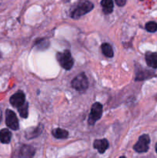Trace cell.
<instances>
[{
  "instance_id": "cell-1",
  "label": "cell",
  "mask_w": 157,
  "mask_h": 158,
  "mask_svg": "<svg viewBox=\"0 0 157 158\" xmlns=\"http://www.w3.org/2000/svg\"><path fill=\"white\" fill-rule=\"evenodd\" d=\"M94 6L88 0H81L75 3L70 10V16L72 19H78L89 13L93 9Z\"/></svg>"
},
{
  "instance_id": "cell-2",
  "label": "cell",
  "mask_w": 157,
  "mask_h": 158,
  "mask_svg": "<svg viewBox=\"0 0 157 158\" xmlns=\"http://www.w3.org/2000/svg\"><path fill=\"white\" fill-rule=\"evenodd\" d=\"M56 59L60 66L66 70H70L74 65V60L69 50L58 52L56 54Z\"/></svg>"
},
{
  "instance_id": "cell-3",
  "label": "cell",
  "mask_w": 157,
  "mask_h": 158,
  "mask_svg": "<svg viewBox=\"0 0 157 158\" xmlns=\"http://www.w3.org/2000/svg\"><path fill=\"white\" fill-rule=\"evenodd\" d=\"M72 87L79 93L86 92L89 87V81L85 73H81L72 80Z\"/></svg>"
},
{
  "instance_id": "cell-4",
  "label": "cell",
  "mask_w": 157,
  "mask_h": 158,
  "mask_svg": "<svg viewBox=\"0 0 157 158\" xmlns=\"http://www.w3.org/2000/svg\"><path fill=\"white\" fill-rule=\"evenodd\" d=\"M103 105L99 103H95L91 107L88 123L89 125H94L97 120H99L103 116Z\"/></svg>"
},
{
  "instance_id": "cell-5",
  "label": "cell",
  "mask_w": 157,
  "mask_h": 158,
  "mask_svg": "<svg viewBox=\"0 0 157 158\" xmlns=\"http://www.w3.org/2000/svg\"><path fill=\"white\" fill-rule=\"evenodd\" d=\"M35 148L30 145H22L17 149L14 158H32L35 154Z\"/></svg>"
},
{
  "instance_id": "cell-6",
  "label": "cell",
  "mask_w": 157,
  "mask_h": 158,
  "mask_svg": "<svg viewBox=\"0 0 157 158\" xmlns=\"http://www.w3.org/2000/svg\"><path fill=\"white\" fill-rule=\"evenodd\" d=\"M149 143H150L149 136L148 134H143L140 136L138 141L134 145L133 149L138 153H146L149 150Z\"/></svg>"
},
{
  "instance_id": "cell-7",
  "label": "cell",
  "mask_w": 157,
  "mask_h": 158,
  "mask_svg": "<svg viewBox=\"0 0 157 158\" xmlns=\"http://www.w3.org/2000/svg\"><path fill=\"white\" fill-rule=\"evenodd\" d=\"M6 123L8 127L13 131H17L19 127L16 114L11 110L8 109L6 111Z\"/></svg>"
},
{
  "instance_id": "cell-8",
  "label": "cell",
  "mask_w": 157,
  "mask_h": 158,
  "mask_svg": "<svg viewBox=\"0 0 157 158\" xmlns=\"http://www.w3.org/2000/svg\"><path fill=\"white\" fill-rule=\"evenodd\" d=\"M9 102L13 107L18 108L26 103V96L22 92L19 91L10 97Z\"/></svg>"
},
{
  "instance_id": "cell-9",
  "label": "cell",
  "mask_w": 157,
  "mask_h": 158,
  "mask_svg": "<svg viewBox=\"0 0 157 158\" xmlns=\"http://www.w3.org/2000/svg\"><path fill=\"white\" fill-rule=\"evenodd\" d=\"M153 77H155V74H154V72L151 70L143 69L142 67L137 68L136 70H135V81H142V80H148V79H150Z\"/></svg>"
},
{
  "instance_id": "cell-10",
  "label": "cell",
  "mask_w": 157,
  "mask_h": 158,
  "mask_svg": "<svg viewBox=\"0 0 157 158\" xmlns=\"http://www.w3.org/2000/svg\"><path fill=\"white\" fill-rule=\"evenodd\" d=\"M43 131V126L39 124L35 127H30L26 130V139H33L38 137L42 134Z\"/></svg>"
},
{
  "instance_id": "cell-11",
  "label": "cell",
  "mask_w": 157,
  "mask_h": 158,
  "mask_svg": "<svg viewBox=\"0 0 157 158\" xmlns=\"http://www.w3.org/2000/svg\"><path fill=\"white\" fill-rule=\"evenodd\" d=\"M146 64L153 69H157V52H147L145 55Z\"/></svg>"
},
{
  "instance_id": "cell-12",
  "label": "cell",
  "mask_w": 157,
  "mask_h": 158,
  "mask_svg": "<svg viewBox=\"0 0 157 158\" xmlns=\"http://www.w3.org/2000/svg\"><path fill=\"white\" fill-rule=\"evenodd\" d=\"M109 142L106 139H100V140H95L93 143V147L96 149L100 154H103L106 152V150L109 148Z\"/></svg>"
},
{
  "instance_id": "cell-13",
  "label": "cell",
  "mask_w": 157,
  "mask_h": 158,
  "mask_svg": "<svg viewBox=\"0 0 157 158\" xmlns=\"http://www.w3.org/2000/svg\"><path fill=\"white\" fill-rule=\"evenodd\" d=\"M101 6L104 14L108 15V14L112 13L114 8L113 0H102Z\"/></svg>"
},
{
  "instance_id": "cell-14",
  "label": "cell",
  "mask_w": 157,
  "mask_h": 158,
  "mask_svg": "<svg viewBox=\"0 0 157 158\" xmlns=\"http://www.w3.org/2000/svg\"><path fill=\"white\" fill-rule=\"evenodd\" d=\"M12 139V133L8 129H2L0 131V141L2 143H9Z\"/></svg>"
},
{
  "instance_id": "cell-15",
  "label": "cell",
  "mask_w": 157,
  "mask_h": 158,
  "mask_svg": "<svg viewBox=\"0 0 157 158\" xmlns=\"http://www.w3.org/2000/svg\"><path fill=\"white\" fill-rule=\"evenodd\" d=\"M52 135L56 139H66L69 136V132L61 128H56L52 131Z\"/></svg>"
},
{
  "instance_id": "cell-16",
  "label": "cell",
  "mask_w": 157,
  "mask_h": 158,
  "mask_svg": "<svg viewBox=\"0 0 157 158\" xmlns=\"http://www.w3.org/2000/svg\"><path fill=\"white\" fill-rule=\"evenodd\" d=\"M102 48V52L104 54V56H106V57H109V58H112L114 56V52L113 49H112V46L109 44V43H103L101 46Z\"/></svg>"
},
{
  "instance_id": "cell-17",
  "label": "cell",
  "mask_w": 157,
  "mask_h": 158,
  "mask_svg": "<svg viewBox=\"0 0 157 158\" xmlns=\"http://www.w3.org/2000/svg\"><path fill=\"white\" fill-rule=\"evenodd\" d=\"M49 42L46 39H39L35 41V45L36 46L37 49H40V50H43L44 49H47L49 47Z\"/></svg>"
},
{
  "instance_id": "cell-18",
  "label": "cell",
  "mask_w": 157,
  "mask_h": 158,
  "mask_svg": "<svg viewBox=\"0 0 157 158\" xmlns=\"http://www.w3.org/2000/svg\"><path fill=\"white\" fill-rule=\"evenodd\" d=\"M28 107H29V105H28V103L26 102L22 106H21L20 107L18 108V113H19V115L21 116V117H22V118H26V117H28V114H29V112H28Z\"/></svg>"
},
{
  "instance_id": "cell-19",
  "label": "cell",
  "mask_w": 157,
  "mask_h": 158,
  "mask_svg": "<svg viewBox=\"0 0 157 158\" xmlns=\"http://www.w3.org/2000/svg\"><path fill=\"white\" fill-rule=\"evenodd\" d=\"M146 30L149 32H155L157 31V23L155 22H148L145 26Z\"/></svg>"
},
{
  "instance_id": "cell-20",
  "label": "cell",
  "mask_w": 157,
  "mask_h": 158,
  "mask_svg": "<svg viewBox=\"0 0 157 158\" xmlns=\"http://www.w3.org/2000/svg\"><path fill=\"white\" fill-rule=\"evenodd\" d=\"M115 3L118 6H124L126 3V0H115Z\"/></svg>"
},
{
  "instance_id": "cell-21",
  "label": "cell",
  "mask_w": 157,
  "mask_h": 158,
  "mask_svg": "<svg viewBox=\"0 0 157 158\" xmlns=\"http://www.w3.org/2000/svg\"><path fill=\"white\" fill-rule=\"evenodd\" d=\"M1 119H2V112H1V110H0V121H1Z\"/></svg>"
},
{
  "instance_id": "cell-22",
  "label": "cell",
  "mask_w": 157,
  "mask_h": 158,
  "mask_svg": "<svg viewBox=\"0 0 157 158\" xmlns=\"http://www.w3.org/2000/svg\"><path fill=\"white\" fill-rule=\"evenodd\" d=\"M155 152H156V154H157V143H156V144H155Z\"/></svg>"
},
{
  "instance_id": "cell-23",
  "label": "cell",
  "mask_w": 157,
  "mask_h": 158,
  "mask_svg": "<svg viewBox=\"0 0 157 158\" xmlns=\"http://www.w3.org/2000/svg\"><path fill=\"white\" fill-rule=\"evenodd\" d=\"M119 158H126V157H120Z\"/></svg>"
},
{
  "instance_id": "cell-24",
  "label": "cell",
  "mask_w": 157,
  "mask_h": 158,
  "mask_svg": "<svg viewBox=\"0 0 157 158\" xmlns=\"http://www.w3.org/2000/svg\"><path fill=\"white\" fill-rule=\"evenodd\" d=\"M2 56V54H1V52H0V57Z\"/></svg>"
},
{
  "instance_id": "cell-25",
  "label": "cell",
  "mask_w": 157,
  "mask_h": 158,
  "mask_svg": "<svg viewBox=\"0 0 157 158\" xmlns=\"http://www.w3.org/2000/svg\"><path fill=\"white\" fill-rule=\"evenodd\" d=\"M139 1H143V0H139Z\"/></svg>"
}]
</instances>
